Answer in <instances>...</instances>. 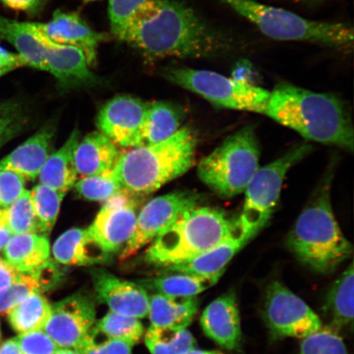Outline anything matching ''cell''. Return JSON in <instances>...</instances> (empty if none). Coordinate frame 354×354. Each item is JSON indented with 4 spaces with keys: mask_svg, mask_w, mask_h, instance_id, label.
Masks as SVG:
<instances>
[{
    "mask_svg": "<svg viewBox=\"0 0 354 354\" xmlns=\"http://www.w3.org/2000/svg\"><path fill=\"white\" fill-rule=\"evenodd\" d=\"M151 59H215L232 53L233 39L176 0H147L120 38Z\"/></svg>",
    "mask_w": 354,
    "mask_h": 354,
    "instance_id": "obj_1",
    "label": "cell"
},
{
    "mask_svg": "<svg viewBox=\"0 0 354 354\" xmlns=\"http://www.w3.org/2000/svg\"><path fill=\"white\" fill-rule=\"evenodd\" d=\"M265 115L308 140L353 150L351 115L335 95L281 82L271 91Z\"/></svg>",
    "mask_w": 354,
    "mask_h": 354,
    "instance_id": "obj_2",
    "label": "cell"
},
{
    "mask_svg": "<svg viewBox=\"0 0 354 354\" xmlns=\"http://www.w3.org/2000/svg\"><path fill=\"white\" fill-rule=\"evenodd\" d=\"M196 145L192 131L180 128L162 142L120 154L113 176L124 192L132 196L151 194L192 167Z\"/></svg>",
    "mask_w": 354,
    "mask_h": 354,
    "instance_id": "obj_3",
    "label": "cell"
},
{
    "mask_svg": "<svg viewBox=\"0 0 354 354\" xmlns=\"http://www.w3.org/2000/svg\"><path fill=\"white\" fill-rule=\"evenodd\" d=\"M288 246L301 263L319 273L334 272L353 254L332 211L328 185L318 190L288 236Z\"/></svg>",
    "mask_w": 354,
    "mask_h": 354,
    "instance_id": "obj_4",
    "label": "cell"
},
{
    "mask_svg": "<svg viewBox=\"0 0 354 354\" xmlns=\"http://www.w3.org/2000/svg\"><path fill=\"white\" fill-rule=\"evenodd\" d=\"M236 225V219H230L223 211L194 207L154 239L145 259L163 268L187 262L224 241Z\"/></svg>",
    "mask_w": 354,
    "mask_h": 354,
    "instance_id": "obj_5",
    "label": "cell"
},
{
    "mask_svg": "<svg viewBox=\"0 0 354 354\" xmlns=\"http://www.w3.org/2000/svg\"><path fill=\"white\" fill-rule=\"evenodd\" d=\"M253 24L269 38L281 41L321 44L344 52H352L353 29L343 22L312 21L295 12L255 1L219 0Z\"/></svg>",
    "mask_w": 354,
    "mask_h": 354,
    "instance_id": "obj_6",
    "label": "cell"
},
{
    "mask_svg": "<svg viewBox=\"0 0 354 354\" xmlns=\"http://www.w3.org/2000/svg\"><path fill=\"white\" fill-rule=\"evenodd\" d=\"M260 147L254 127L230 136L198 163V178L223 198L245 192L259 168Z\"/></svg>",
    "mask_w": 354,
    "mask_h": 354,
    "instance_id": "obj_7",
    "label": "cell"
},
{
    "mask_svg": "<svg viewBox=\"0 0 354 354\" xmlns=\"http://www.w3.org/2000/svg\"><path fill=\"white\" fill-rule=\"evenodd\" d=\"M160 74L167 81L196 93L216 107L264 115L267 111L271 91L246 81L185 66H167Z\"/></svg>",
    "mask_w": 354,
    "mask_h": 354,
    "instance_id": "obj_8",
    "label": "cell"
},
{
    "mask_svg": "<svg viewBox=\"0 0 354 354\" xmlns=\"http://www.w3.org/2000/svg\"><path fill=\"white\" fill-rule=\"evenodd\" d=\"M311 148L300 145L284 156L259 167L246 187L239 227L252 240L268 224L277 206L288 171L306 156Z\"/></svg>",
    "mask_w": 354,
    "mask_h": 354,
    "instance_id": "obj_9",
    "label": "cell"
},
{
    "mask_svg": "<svg viewBox=\"0 0 354 354\" xmlns=\"http://www.w3.org/2000/svg\"><path fill=\"white\" fill-rule=\"evenodd\" d=\"M264 317L270 331L277 338L304 339L323 326L311 308L279 281L268 287Z\"/></svg>",
    "mask_w": 354,
    "mask_h": 354,
    "instance_id": "obj_10",
    "label": "cell"
},
{
    "mask_svg": "<svg viewBox=\"0 0 354 354\" xmlns=\"http://www.w3.org/2000/svg\"><path fill=\"white\" fill-rule=\"evenodd\" d=\"M198 206L196 194L176 192L152 199L137 216L134 232L124 246L121 261L134 256L153 241L184 212Z\"/></svg>",
    "mask_w": 354,
    "mask_h": 354,
    "instance_id": "obj_11",
    "label": "cell"
},
{
    "mask_svg": "<svg viewBox=\"0 0 354 354\" xmlns=\"http://www.w3.org/2000/svg\"><path fill=\"white\" fill-rule=\"evenodd\" d=\"M95 303L83 295H74L53 305L43 330L60 348L75 349L94 326Z\"/></svg>",
    "mask_w": 354,
    "mask_h": 354,
    "instance_id": "obj_12",
    "label": "cell"
},
{
    "mask_svg": "<svg viewBox=\"0 0 354 354\" xmlns=\"http://www.w3.org/2000/svg\"><path fill=\"white\" fill-rule=\"evenodd\" d=\"M132 196L122 192L105 201L88 228L92 237L111 254L122 249L134 232L137 203Z\"/></svg>",
    "mask_w": 354,
    "mask_h": 354,
    "instance_id": "obj_13",
    "label": "cell"
},
{
    "mask_svg": "<svg viewBox=\"0 0 354 354\" xmlns=\"http://www.w3.org/2000/svg\"><path fill=\"white\" fill-rule=\"evenodd\" d=\"M149 104L131 95H118L100 109L96 125L101 133L123 148H132Z\"/></svg>",
    "mask_w": 354,
    "mask_h": 354,
    "instance_id": "obj_14",
    "label": "cell"
},
{
    "mask_svg": "<svg viewBox=\"0 0 354 354\" xmlns=\"http://www.w3.org/2000/svg\"><path fill=\"white\" fill-rule=\"evenodd\" d=\"M34 24L48 41L81 50L91 66L96 63L100 44L107 39L104 34L93 30L76 12L57 10L50 21Z\"/></svg>",
    "mask_w": 354,
    "mask_h": 354,
    "instance_id": "obj_15",
    "label": "cell"
},
{
    "mask_svg": "<svg viewBox=\"0 0 354 354\" xmlns=\"http://www.w3.org/2000/svg\"><path fill=\"white\" fill-rule=\"evenodd\" d=\"M97 298L119 315L143 318L148 315L149 297L138 283L122 281L102 268L91 272Z\"/></svg>",
    "mask_w": 354,
    "mask_h": 354,
    "instance_id": "obj_16",
    "label": "cell"
},
{
    "mask_svg": "<svg viewBox=\"0 0 354 354\" xmlns=\"http://www.w3.org/2000/svg\"><path fill=\"white\" fill-rule=\"evenodd\" d=\"M47 41L46 72L55 77L60 91L100 85L101 79L92 72L81 50Z\"/></svg>",
    "mask_w": 354,
    "mask_h": 354,
    "instance_id": "obj_17",
    "label": "cell"
},
{
    "mask_svg": "<svg viewBox=\"0 0 354 354\" xmlns=\"http://www.w3.org/2000/svg\"><path fill=\"white\" fill-rule=\"evenodd\" d=\"M207 337L228 351L240 347L241 326L236 294L229 291L207 305L201 317Z\"/></svg>",
    "mask_w": 354,
    "mask_h": 354,
    "instance_id": "obj_18",
    "label": "cell"
},
{
    "mask_svg": "<svg viewBox=\"0 0 354 354\" xmlns=\"http://www.w3.org/2000/svg\"><path fill=\"white\" fill-rule=\"evenodd\" d=\"M0 38L15 48L25 66L46 72L48 41L34 22H22L0 16Z\"/></svg>",
    "mask_w": 354,
    "mask_h": 354,
    "instance_id": "obj_19",
    "label": "cell"
},
{
    "mask_svg": "<svg viewBox=\"0 0 354 354\" xmlns=\"http://www.w3.org/2000/svg\"><path fill=\"white\" fill-rule=\"evenodd\" d=\"M55 129L46 127L30 136L12 153L0 160V170L15 172L24 178H37L50 155Z\"/></svg>",
    "mask_w": 354,
    "mask_h": 354,
    "instance_id": "obj_20",
    "label": "cell"
},
{
    "mask_svg": "<svg viewBox=\"0 0 354 354\" xmlns=\"http://www.w3.org/2000/svg\"><path fill=\"white\" fill-rule=\"evenodd\" d=\"M236 221L231 236L205 253L178 265L167 268V272L192 274L201 277L223 276L227 265L250 241Z\"/></svg>",
    "mask_w": 354,
    "mask_h": 354,
    "instance_id": "obj_21",
    "label": "cell"
},
{
    "mask_svg": "<svg viewBox=\"0 0 354 354\" xmlns=\"http://www.w3.org/2000/svg\"><path fill=\"white\" fill-rule=\"evenodd\" d=\"M57 263L66 266H93L109 262L111 254L106 251L88 229L73 228L62 234L53 246Z\"/></svg>",
    "mask_w": 354,
    "mask_h": 354,
    "instance_id": "obj_22",
    "label": "cell"
},
{
    "mask_svg": "<svg viewBox=\"0 0 354 354\" xmlns=\"http://www.w3.org/2000/svg\"><path fill=\"white\" fill-rule=\"evenodd\" d=\"M3 252L4 261L20 273L37 272L52 262L50 241L37 233L12 236Z\"/></svg>",
    "mask_w": 354,
    "mask_h": 354,
    "instance_id": "obj_23",
    "label": "cell"
},
{
    "mask_svg": "<svg viewBox=\"0 0 354 354\" xmlns=\"http://www.w3.org/2000/svg\"><path fill=\"white\" fill-rule=\"evenodd\" d=\"M183 111L167 101L149 104L132 148L143 147L165 140L180 129Z\"/></svg>",
    "mask_w": 354,
    "mask_h": 354,
    "instance_id": "obj_24",
    "label": "cell"
},
{
    "mask_svg": "<svg viewBox=\"0 0 354 354\" xmlns=\"http://www.w3.org/2000/svg\"><path fill=\"white\" fill-rule=\"evenodd\" d=\"M120 154L118 146L103 133L91 132L80 140L75 152L77 174L87 176L112 170Z\"/></svg>",
    "mask_w": 354,
    "mask_h": 354,
    "instance_id": "obj_25",
    "label": "cell"
},
{
    "mask_svg": "<svg viewBox=\"0 0 354 354\" xmlns=\"http://www.w3.org/2000/svg\"><path fill=\"white\" fill-rule=\"evenodd\" d=\"M80 140V132L74 131L64 145L50 155L39 175L41 184L65 194L76 184L75 152Z\"/></svg>",
    "mask_w": 354,
    "mask_h": 354,
    "instance_id": "obj_26",
    "label": "cell"
},
{
    "mask_svg": "<svg viewBox=\"0 0 354 354\" xmlns=\"http://www.w3.org/2000/svg\"><path fill=\"white\" fill-rule=\"evenodd\" d=\"M197 296L177 297L155 294L149 299V313L152 326L187 329L198 313Z\"/></svg>",
    "mask_w": 354,
    "mask_h": 354,
    "instance_id": "obj_27",
    "label": "cell"
},
{
    "mask_svg": "<svg viewBox=\"0 0 354 354\" xmlns=\"http://www.w3.org/2000/svg\"><path fill=\"white\" fill-rule=\"evenodd\" d=\"M353 264L345 270L327 295L324 315L328 326L336 330L352 327L353 321Z\"/></svg>",
    "mask_w": 354,
    "mask_h": 354,
    "instance_id": "obj_28",
    "label": "cell"
},
{
    "mask_svg": "<svg viewBox=\"0 0 354 354\" xmlns=\"http://www.w3.org/2000/svg\"><path fill=\"white\" fill-rule=\"evenodd\" d=\"M59 279V268L53 261L37 272L20 273L12 285L0 292V314L7 313L30 295L52 289Z\"/></svg>",
    "mask_w": 354,
    "mask_h": 354,
    "instance_id": "obj_29",
    "label": "cell"
},
{
    "mask_svg": "<svg viewBox=\"0 0 354 354\" xmlns=\"http://www.w3.org/2000/svg\"><path fill=\"white\" fill-rule=\"evenodd\" d=\"M167 275L147 279L138 284L157 294L177 297H192L209 289L218 283L221 276L201 277L192 274L168 272Z\"/></svg>",
    "mask_w": 354,
    "mask_h": 354,
    "instance_id": "obj_30",
    "label": "cell"
},
{
    "mask_svg": "<svg viewBox=\"0 0 354 354\" xmlns=\"http://www.w3.org/2000/svg\"><path fill=\"white\" fill-rule=\"evenodd\" d=\"M52 306L41 293L28 296L7 313L8 320L17 334L43 330L50 317Z\"/></svg>",
    "mask_w": 354,
    "mask_h": 354,
    "instance_id": "obj_31",
    "label": "cell"
},
{
    "mask_svg": "<svg viewBox=\"0 0 354 354\" xmlns=\"http://www.w3.org/2000/svg\"><path fill=\"white\" fill-rule=\"evenodd\" d=\"M145 340L152 354H185L196 346V339L187 329L151 326Z\"/></svg>",
    "mask_w": 354,
    "mask_h": 354,
    "instance_id": "obj_32",
    "label": "cell"
},
{
    "mask_svg": "<svg viewBox=\"0 0 354 354\" xmlns=\"http://www.w3.org/2000/svg\"><path fill=\"white\" fill-rule=\"evenodd\" d=\"M30 193L37 216L38 234L48 236L55 227L66 194L43 184L35 187Z\"/></svg>",
    "mask_w": 354,
    "mask_h": 354,
    "instance_id": "obj_33",
    "label": "cell"
},
{
    "mask_svg": "<svg viewBox=\"0 0 354 354\" xmlns=\"http://www.w3.org/2000/svg\"><path fill=\"white\" fill-rule=\"evenodd\" d=\"M0 225L15 234L37 233V221L29 190H25L15 202L0 209Z\"/></svg>",
    "mask_w": 354,
    "mask_h": 354,
    "instance_id": "obj_34",
    "label": "cell"
},
{
    "mask_svg": "<svg viewBox=\"0 0 354 354\" xmlns=\"http://www.w3.org/2000/svg\"><path fill=\"white\" fill-rule=\"evenodd\" d=\"M97 329L109 338L122 340L133 345L144 334V326L138 318L119 315L109 312L95 325Z\"/></svg>",
    "mask_w": 354,
    "mask_h": 354,
    "instance_id": "obj_35",
    "label": "cell"
},
{
    "mask_svg": "<svg viewBox=\"0 0 354 354\" xmlns=\"http://www.w3.org/2000/svg\"><path fill=\"white\" fill-rule=\"evenodd\" d=\"M80 196L90 201H105L122 192L113 169L103 174L84 176L74 185Z\"/></svg>",
    "mask_w": 354,
    "mask_h": 354,
    "instance_id": "obj_36",
    "label": "cell"
},
{
    "mask_svg": "<svg viewBox=\"0 0 354 354\" xmlns=\"http://www.w3.org/2000/svg\"><path fill=\"white\" fill-rule=\"evenodd\" d=\"M299 354H348L344 340L338 330L328 326L302 339Z\"/></svg>",
    "mask_w": 354,
    "mask_h": 354,
    "instance_id": "obj_37",
    "label": "cell"
},
{
    "mask_svg": "<svg viewBox=\"0 0 354 354\" xmlns=\"http://www.w3.org/2000/svg\"><path fill=\"white\" fill-rule=\"evenodd\" d=\"M133 346L122 340L108 337L95 326L75 351L82 354H132Z\"/></svg>",
    "mask_w": 354,
    "mask_h": 354,
    "instance_id": "obj_38",
    "label": "cell"
},
{
    "mask_svg": "<svg viewBox=\"0 0 354 354\" xmlns=\"http://www.w3.org/2000/svg\"><path fill=\"white\" fill-rule=\"evenodd\" d=\"M24 119V111L19 103L0 101V147L19 134Z\"/></svg>",
    "mask_w": 354,
    "mask_h": 354,
    "instance_id": "obj_39",
    "label": "cell"
},
{
    "mask_svg": "<svg viewBox=\"0 0 354 354\" xmlns=\"http://www.w3.org/2000/svg\"><path fill=\"white\" fill-rule=\"evenodd\" d=\"M147 0H109L111 30L115 37L120 38L131 16Z\"/></svg>",
    "mask_w": 354,
    "mask_h": 354,
    "instance_id": "obj_40",
    "label": "cell"
},
{
    "mask_svg": "<svg viewBox=\"0 0 354 354\" xmlns=\"http://www.w3.org/2000/svg\"><path fill=\"white\" fill-rule=\"evenodd\" d=\"M16 340L24 354H55L60 348L44 330L19 335Z\"/></svg>",
    "mask_w": 354,
    "mask_h": 354,
    "instance_id": "obj_41",
    "label": "cell"
},
{
    "mask_svg": "<svg viewBox=\"0 0 354 354\" xmlns=\"http://www.w3.org/2000/svg\"><path fill=\"white\" fill-rule=\"evenodd\" d=\"M25 190L24 177L11 171L0 170V209L10 205Z\"/></svg>",
    "mask_w": 354,
    "mask_h": 354,
    "instance_id": "obj_42",
    "label": "cell"
},
{
    "mask_svg": "<svg viewBox=\"0 0 354 354\" xmlns=\"http://www.w3.org/2000/svg\"><path fill=\"white\" fill-rule=\"evenodd\" d=\"M0 3L10 10L37 16L43 10L46 0H0Z\"/></svg>",
    "mask_w": 354,
    "mask_h": 354,
    "instance_id": "obj_43",
    "label": "cell"
},
{
    "mask_svg": "<svg viewBox=\"0 0 354 354\" xmlns=\"http://www.w3.org/2000/svg\"><path fill=\"white\" fill-rule=\"evenodd\" d=\"M24 66V61L19 55L0 47V77Z\"/></svg>",
    "mask_w": 354,
    "mask_h": 354,
    "instance_id": "obj_44",
    "label": "cell"
},
{
    "mask_svg": "<svg viewBox=\"0 0 354 354\" xmlns=\"http://www.w3.org/2000/svg\"><path fill=\"white\" fill-rule=\"evenodd\" d=\"M19 275L20 272L15 271L3 258H0V292L7 290Z\"/></svg>",
    "mask_w": 354,
    "mask_h": 354,
    "instance_id": "obj_45",
    "label": "cell"
},
{
    "mask_svg": "<svg viewBox=\"0 0 354 354\" xmlns=\"http://www.w3.org/2000/svg\"><path fill=\"white\" fill-rule=\"evenodd\" d=\"M0 354H24L22 353L16 338L6 340L0 344Z\"/></svg>",
    "mask_w": 354,
    "mask_h": 354,
    "instance_id": "obj_46",
    "label": "cell"
},
{
    "mask_svg": "<svg viewBox=\"0 0 354 354\" xmlns=\"http://www.w3.org/2000/svg\"><path fill=\"white\" fill-rule=\"evenodd\" d=\"M12 236L10 232L3 225H0V251L3 250Z\"/></svg>",
    "mask_w": 354,
    "mask_h": 354,
    "instance_id": "obj_47",
    "label": "cell"
},
{
    "mask_svg": "<svg viewBox=\"0 0 354 354\" xmlns=\"http://www.w3.org/2000/svg\"><path fill=\"white\" fill-rule=\"evenodd\" d=\"M185 354H224L223 353H221L220 351H198V349L194 348L192 351H190L187 353H185Z\"/></svg>",
    "mask_w": 354,
    "mask_h": 354,
    "instance_id": "obj_48",
    "label": "cell"
},
{
    "mask_svg": "<svg viewBox=\"0 0 354 354\" xmlns=\"http://www.w3.org/2000/svg\"><path fill=\"white\" fill-rule=\"evenodd\" d=\"M55 354H82L75 351V349L70 348H59Z\"/></svg>",
    "mask_w": 354,
    "mask_h": 354,
    "instance_id": "obj_49",
    "label": "cell"
},
{
    "mask_svg": "<svg viewBox=\"0 0 354 354\" xmlns=\"http://www.w3.org/2000/svg\"><path fill=\"white\" fill-rule=\"evenodd\" d=\"M295 1L307 3H317L326 1V0H295Z\"/></svg>",
    "mask_w": 354,
    "mask_h": 354,
    "instance_id": "obj_50",
    "label": "cell"
},
{
    "mask_svg": "<svg viewBox=\"0 0 354 354\" xmlns=\"http://www.w3.org/2000/svg\"><path fill=\"white\" fill-rule=\"evenodd\" d=\"M85 2H94V1H98V0H84Z\"/></svg>",
    "mask_w": 354,
    "mask_h": 354,
    "instance_id": "obj_51",
    "label": "cell"
},
{
    "mask_svg": "<svg viewBox=\"0 0 354 354\" xmlns=\"http://www.w3.org/2000/svg\"><path fill=\"white\" fill-rule=\"evenodd\" d=\"M0 342H1V330H0Z\"/></svg>",
    "mask_w": 354,
    "mask_h": 354,
    "instance_id": "obj_52",
    "label": "cell"
}]
</instances>
